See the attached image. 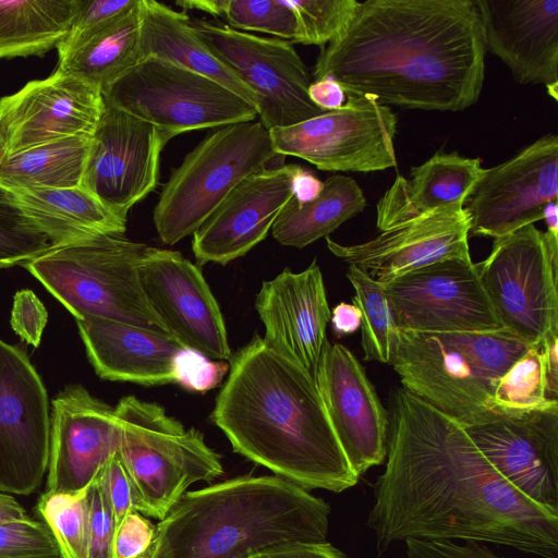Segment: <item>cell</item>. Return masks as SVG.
Wrapping results in <instances>:
<instances>
[{"label": "cell", "mask_w": 558, "mask_h": 558, "mask_svg": "<svg viewBox=\"0 0 558 558\" xmlns=\"http://www.w3.org/2000/svg\"><path fill=\"white\" fill-rule=\"evenodd\" d=\"M390 409L386 466L366 520L378 555L415 538L488 542L558 558V513L504 478L459 422L403 388Z\"/></svg>", "instance_id": "6da1fadb"}, {"label": "cell", "mask_w": 558, "mask_h": 558, "mask_svg": "<svg viewBox=\"0 0 558 558\" xmlns=\"http://www.w3.org/2000/svg\"><path fill=\"white\" fill-rule=\"evenodd\" d=\"M485 52L474 0H366L320 48L313 77L388 107L456 112L480 98Z\"/></svg>", "instance_id": "7a4b0ae2"}, {"label": "cell", "mask_w": 558, "mask_h": 558, "mask_svg": "<svg viewBox=\"0 0 558 558\" xmlns=\"http://www.w3.org/2000/svg\"><path fill=\"white\" fill-rule=\"evenodd\" d=\"M211 420L234 452L306 489L341 493L359 482L313 376L259 335L231 356Z\"/></svg>", "instance_id": "3957f363"}, {"label": "cell", "mask_w": 558, "mask_h": 558, "mask_svg": "<svg viewBox=\"0 0 558 558\" xmlns=\"http://www.w3.org/2000/svg\"><path fill=\"white\" fill-rule=\"evenodd\" d=\"M330 506L277 475L239 476L186 492L156 525L150 558H248L327 542Z\"/></svg>", "instance_id": "277c9868"}, {"label": "cell", "mask_w": 558, "mask_h": 558, "mask_svg": "<svg viewBox=\"0 0 558 558\" xmlns=\"http://www.w3.org/2000/svg\"><path fill=\"white\" fill-rule=\"evenodd\" d=\"M153 246L99 235L51 246L22 264L75 317H97L169 335L148 305L138 268Z\"/></svg>", "instance_id": "5b68a950"}, {"label": "cell", "mask_w": 558, "mask_h": 558, "mask_svg": "<svg viewBox=\"0 0 558 558\" xmlns=\"http://www.w3.org/2000/svg\"><path fill=\"white\" fill-rule=\"evenodd\" d=\"M114 412L121 432L118 453L142 514L163 519L192 484L223 473L221 457L203 433L186 429L160 404L126 396Z\"/></svg>", "instance_id": "8992f818"}, {"label": "cell", "mask_w": 558, "mask_h": 558, "mask_svg": "<svg viewBox=\"0 0 558 558\" xmlns=\"http://www.w3.org/2000/svg\"><path fill=\"white\" fill-rule=\"evenodd\" d=\"M277 156L260 121L220 126L185 155L163 184L153 220L162 243L173 245L204 222L246 177Z\"/></svg>", "instance_id": "52a82bcc"}, {"label": "cell", "mask_w": 558, "mask_h": 558, "mask_svg": "<svg viewBox=\"0 0 558 558\" xmlns=\"http://www.w3.org/2000/svg\"><path fill=\"white\" fill-rule=\"evenodd\" d=\"M502 328L529 347L558 333V236L527 225L475 264Z\"/></svg>", "instance_id": "ba28073f"}, {"label": "cell", "mask_w": 558, "mask_h": 558, "mask_svg": "<svg viewBox=\"0 0 558 558\" xmlns=\"http://www.w3.org/2000/svg\"><path fill=\"white\" fill-rule=\"evenodd\" d=\"M101 94L107 102L153 124L170 140L257 117L254 106L220 83L153 57L123 73Z\"/></svg>", "instance_id": "9c48e42d"}, {"label": "cell", "mask_w": 558, "mask_h": 558, "mask_svg": "<svg viewBox=\"0 0 558 558\" xmlns=\"http://www.w3.org/2000/svg\"><path fill=\"white\" fill-rule=\"evenodd\" d=\"M190 26L213 56L257 98V116L268 129L300 123L324 113L310 99L311 74L293 44L236 31L216 21Z\"/></svg>", "instance_id": "30bf717a"}, {"label": "cell", "mask_w": 558, "mask_h": 558, "mask_svg": "<svg viewBox=\"0 0 558 558\" xmlns=\"http://www.w3.org/2000/svg\"><path fill=\"white\" fill-rule=\"evenodd\" d=\"M269 133L277 155L319 170L374 172L397 166V117L368 96L347 94L342 108Z\"/></svg>", "instance_id": "8fae6325"}, {"label": "cell", "mask_w": 558, "mask_h": 558, "mask_svg": "<svg viewBox=\"0 0 558 558\" xmlns=\"http://www.w3.org/2000/svg\"><path fill=\"white\" fill-rule=\"evenodd\" d=\"M400 331L422 333L502 330L480 280L475 263L446 259L384 283Z\"/></svg>", "instance_id": "7c38bea8"}, {"label": "cell", "mask_w": 558, "mask_h": 558, "mask_svg": "<svg viewBox=\"0 0 558 558\" xmlns=\"http://www.w3.org/2000/svg\"><path fill=\"white\" fill-rule=\"evenodd\" d=\"M49 400L26 353L0 339V492L29 495L48 470Z\"/></svg>", "instance_id": "4fadbf2b"}, {"label": "cell", "mask_w": 558, "mask_h": 558, "mask_svg": "<svg viewBox=\"0 0 558 558\" xmlns=\"http://www.w3.org/2000/svg\"><path fill=\"white\" fill-rule=\"evenodd\" d=\"M169 141V136L153 124L104 99L82 186L106 206L128 217L130 208L157 187L160 155Z\"/></svg>", "instance_id": "5bb4252c"}, {"label": "cell", "mask_w": 558, "mask_h": 558, "mask_svg": "<svg viewBox=\"0 0 558 558\" xmlns=\"http://www.w3.org/2000/svg\"><path fill=\"white\" fill-rule=\"evenodd\" d=\"M558 198V136L546 134L517 155L485 169L464 207L470 234L497 239L543 220Z\"/></svg>", "instance_id": "9a60e30c"}, {"label": "cell", "mask_w": 558, "mask_h": 558, "mask_svg": "<svg viewBox=\"0 0 558 558\" xmlns=\"http://www.w3.org/2000/svg\"><path fill=\"white\" fill-rule=\"evenodd\" d=\"M138 274L148 305L175 341L211 360L231 359L221 310L196 265L178 251L151 247Z\"/></svg>", "instance_id": "2e32d148"}, {"label": "cell", "mask_w": 558, "mask_h": 558, "mask_svg": "<svg viewBox=\"0 0 558 558\" xmlns=\"http://www.w3.org/2000/svg\"><path fill=\"white\" fill-rule=\"evenodd\" d=\"M390 364L403 389L462 426L494 412L495 384L441 333L399 330Z\"/></svg>", "instance_id": "e0dca14e"}, {"label": "cell", "mask_w": 558, "mask_h": 558, "mask_svg": "<svg viewBox=\"0 0 558 558\" xmlns=\"http://www.w3.org/2000/svg\"><path fill=\"white\" fill-rule=\"evenodd\" d=\"M314 380L339 445L356 476L387 456L389 413L355 355L326 341Z\"/></svg>", "instance_id": "ac0fdd59"}, {"label": "cell", "mask_w": 558, "mask_h": 558, "mask_svg": "<svg viewBox=\"0 0 558 558\" xmlns=\"http://www.w3.org/2000/svg\"><path fill=\"white\" fill-rule=\"evenodd\" d=\"M464 430L513 487L558 513V410L493 412Z\"/></svg>", "instance_id": "d6986e66"}, {"label": "cell", "mask_w": 558, "mask_h": 558, "mask_svg": "<svg viewBox=\"0 0 558 558\" xmlns=\"http://www.w3.org/2000/svg\"><path fill=\"white\" fill-rule=\"evenodd\" d=\"M104 109L99 88L60 70L0 99L4 155L77 135L92 136Z\"/></svg>", "instance_id": "ffe728a7"}, {"label": "cell", "mask_w": 558, "mask_h": 558, "mask_svg": "<svg viewBox=\"0 0 558 558\" xmlns=\"http://www.w3.org/2000/svg\"><path fill=\"white\" fill-rule=\"evenodd\" d=\"M120 439L114 408L82 385L65 387L52 400L46 492L87 489Z\"/></svg>", "instance_id": "44dd1931"}, {"label": "cell", "mask_w": 558, "mask_h": 558, "mask_svg": "<svg viewBox=\"0 0 558 558\" xmlns=\"http://www.w3.org/2000/svg\"><path fill=\"white\" fill-rule=\"evenodd\" d=\"M470 216L452 204L381 231L363 243L343 245L326 236L329 251L365 270L380 283L417 268L446 260H471Z\"/></svg>", "instance_id": "7402d4cb"}, {"label": "cell", "mask_w": 558, "mask_h": 558, "mask_svg": "<svg viewBox=\"0 0 558 558\" xmlns=\"http://www.w3.org/2000/svg\"><path fill=\"white\" fill-rule=\"evenodd\" d=\"M293 167L260 169L223 198L193 233L192 251L198 265H227L265 240L293 196Z\"/></svg>", "instance_id": "603a6c76"}, {"label": "cell", "mask_w": 558, "mask_h": 558, "mask_svg": "<svg viewBox=\"0 0 558 558\" xmlns=\"http://www.w3.org/2000/svg\"><path fill=\"white\" fill-rule=\"evenodd\" d=\"M255 307L265 327L264 342L314 378L331 314L316 259L302 271L286 268L264 281Z\"/></svg>", "instance_id": "cb8c5ba5"}, {"label": "cell", "mask_w": 558, "mask_h": 558, "mask_svg": "<svg viewBox=\"0 0 558 558\" xmlns=\"http://www.w3.org/2000/svg\"><path fill=\"white\" fill-rule=\"evenodd\" d=\"M485 48L519 84L558 96V0H474Z\"/></svg>", "instance_id": "d4e9b609"}, {"label": "cell", "mask_w": 558, "mask_h": 558, "mask_svg": "<svg viewBox=\"0 0 558 558\" xmlns=\"http://www.w3.org/2000/svg\"><path fill=\"white\" fill-rule=\"evenodd\" d=\"M96 374L143 386L174 383L173 361L183 348L171 336L110 319H76Z\"/></svg>", "instance_id": "484cf974"}, {"label": "cell", "mask_w": 558, "mask_h": 558, "mask_svg": "<svg viewBox=\"0 0 558 558\" xmlns=\"http://www.w3.org/2000/svg\"><path fill=\"white\" fill-rule=\"evenodd\" d=\"M485 171L480 158L437 153L412 167L411 178L398 174L376 207V226L385 231L452 204L465 205Z\"/></svg>", "instance_id": "4316f807"}, {"label": "cell", "mask_w": 558, "mask_h": 558, "mask_svg": "<svg viewBox=\"0 0 558 558\" xmlns=\"http://www.w3.org/2000/svg\"><path fill=\"white\" fill-rule=\"evenodd\" d=\"M8 189V187H7ZM25 215L61 246L99 235H123L128 217L118 214L82 185L66 189H9Z\"/></svg>", "instance_id": "83f0119b"}, {"label": "cell", "mask_w": 558, "mask_h": 558, "mask_svg": "<svg viewBox=\"0 0 558 558\" xmlns=\"http://www.w3.org/2000/svg\"><path fill=\"white\" fill-rule=\"evenodd\" d=\"M140 20L142 60L158 58L205 75L257 107L255 94L196 36L185 11H177L155 0H140Z\"/></svg>", "instance_id": "f1b7e54d"}, {"label": "cell", "mask_w": 558, "mask_h": 558, "mask_svg": "<svg viewBox=\"0 0 558 558\" xmlns=\"http://www.w3.org/2000/svg\"><path fill=\"white\" fill-rule=\"evenodd\" d=\"M365 206L366 197L357 182L333 174L324 181L314 201L299 204L292 196L274 222L271 234L281 245L303 248L328 236Z\"/></svg>", "instance_id": "f546056e"}, {"label": "cell", "mask_w": 558, "mask_h": 558, "mask_svg": "<svg viewBox=\"0 0 558 558\" xmlns=\"http://www.w3.org/2000/svg\"><path fill=\"white\" fill-rule=\"evenodd\" d=\"M140 0L101 31L69 53L59 57L57 69L100 92L142 61Z\"/></svg>", "instance_id": "4dcf8cb0"}, {"label": "cell", "mask_w": 558, "mask_h": 558, "mask_svg": "<svg viewBox=\"0 0 558 558\" xmlns=\"http://www.w3.org/2000/svg\"><path fill=\"white\" fill-rule=\"evenodd\" d=\"M75 0H0V59L44 57L66 36Z\"/></svg>", "instance_id": "1f68e13d"}, {"label": "cell", "mask_w": 558, "mask_h": 558, "mask_svg": "<svg viewBox=\"0 0 558 558\" xmlns=\"http://www.w3.org/2000/svg\"><path fill=\"white\" fill-rule=\"evenodd\" d=\"M92 136L49 142L0 159V184L8 189H66L82 185Z\"/></svg>", "instance_id": "d6a6232c"}, {"label": "cell", "mask_w": 558, "mask_h": 558, "mask_svg": "<svg viewBox=\"0 0 558 558\" xmlns=\"http://www.w3.org/2000/svg\"><path fill=\"white\" fill-rule=\"evenodd\" d=\"M347 278L355 291L353 304L361 312L364 360L390 364L399 329L393 322L384 284L354 265L349 266Z\"/></svg>", "instance_id": "836d02e7"}, {"label": "cell", "mask_w": 558, "mask_h": 558, "mask_svg": "<svg viewBox=\"0 0 558 558\" xmlns=\"http://www.w3.org/2000/svg\"><path fill=\"white\" fill-rule=\"evenodd\" d=\"M541 345L527 351L497 380L492 409L500 414H521L558 410V403L546 398Z\"/></svg>", "instance_id": "e575fe53"}, {"label": "cell", "mask_w": 558, "mask_h": 558, "mask_svg": "<svg viewBox=\"0 0 558 558\" xmlns=\"http://www.w3.org/2000/svg\"><path fill=\"white\" fill-rule=\"evenodd\" d=\"M37 511L62 558H88L87 489L78 493L45 492L38 499Z\"/></svg>", "instance_id": "d590c367"}, {"label": "cell", "mask_w": 558, "mask_h": 558, "mask_svg": "<svg viewBox=\"0 0 558 558\" xmlns=\"http://www.w3.org/2000/svg\"><path fill=\"white\" fill-rule=\"evenodd\" d=\"M51 246L19 206L13 193L0 184V268L23 264Z\"/></svg>", "instance_id": "8d00e7d4"}, {"label": "cell", "mask_w": 558, "mask_h": 558, "mask_svg": "<svg viewBox=\"0 0 558 558\" xmlns=\"http://www.w3.org/2000/svg\"><path fill=\"white\" fill-rule=\"evenodd\" d=\"M441 335L463 351L495 385L530 348L505 329Z\"/></svg>", "instance_id": "74e56055"}, {"label": "cell", "mask_w": 558, "mask_h": 558, "mask_svg": "<svg viewBox=\"0 0 558 558\" xmlns=\"http://www.w3.org/2000/svg\"><path fill=\"white\" fill-rule=\"evenodd\" d=\"M233 29L275 35L294 43L296 16L287 0H222L221 14Z\"/></svg>", "instance_id": "f35d334b"}, {"label": "cell", "mask_w": 558, "mask_h": 558, "mask_svg": "<svg viewBox=\"0 0 558 558\" xmlns=\"http://www.w3.org/2000/svg\"><path fill=\"white\" fill-rule=\"evenodd\" d=\"M287 1L296 16L298 34L294 43L320 48L344 29L359 4L356 0Z\"/></svg>", "instance_id": "ab89813d"}, {"label": "cell", "mask_w": 558, "mask_h": 558, "mask_svg": "<svg viewBox=\"0 0 558 558\" xmlns=\"http://www.w3.org/2000/svg\"><path fill=\"white\" fill-rule=\"evenodd\" d=\"M137 0H75L66 36L58 45L59 57L76 49L93 35L136 4Z\"/></svg>", "instance_id": "60d3db41"}, {"label": "cell", "mask_w": 558, "mask_h": 558, "mask_svg": "<svg viewBox=\"0 0 558 558\" xmlns=\"http://www.w3.org/2000/svg\"><path fill=\"white\" fill-rule=\"evenodd\" d=\"M0 558H62L48 526L43 521L0 525Z\"/></svg>", "instance_id": "b9f144b4"}, {"label": "cell", "mask_w": 558, "mask_h": 558, "mask_svg": "<svg viewBox=\"0 0 558 558\" xmlns=\"http://www.w3.org/2000/svg\"><path fill=\"white\" fill-rule=\"evenodd\" d=\"M230 365L207 357L201 352L181 348L174 356V383L194 392H207L216 388L229 373Z\"/></svg>", "instance_id": "7bdbcfd3"}, {"label": "cell", "mask_w": 558, "mask_h": 558, "mask_svg": "<svg viewBox=\"0 0 558 558\" xmlns=\"http://www.w3.org/2000/svg\"><path fill=\"white\" fill-rule=\"evenodd\" d=\"M87 497L89 508L88 558H116L117 526L97 476L87 488Z\"/></svg>", "instance_id": "ee69618b"}, {"label": "cell", "mask_w": 558, "mask_h": 558, "mask_svg": "<svg viewBox=\"0 0 558 558\" xmlns=\"http://www.w3.org/2000/svg\"><path fill=\"white\" fill-rule=\"evenodd\" d=\"M97 480L110 505L118 529L128 514L137 511L135 490L118 451L101 468Z\"/></svg>", "instance_id": "f6af8a7d"}, {"label": "cell", "mask_w": 558, "mask_h": 558, "mask_svg": "<svg viewBox=\"0 0 558 558\" xmlns=\"http://www.w3.org/2000/svg\"><path fill=\"white\" fill-rule=\"evenodd\" d=\"M156 525L138 511L128 514L118 526L114 539L116 558H150Z\"/></svg>", "instance_id": "bcb514c9"}, {"label": "cell", "mask_w": 558, "mask_h": 558, "mask_svg": "<svg viewBox=\"0 0 558 558\" xmlns=\"http://www.w3.org/2000/svg\"><path fill=\"white\" fill-rule=\"evenodd\" d=\"M47 319L46 307L32 290L23 289L15 293L11 326L23 341L38 347Z\"/></svg>", "instance_id": "7dc6e473"}, {"label": "cell", "mask_w": 558, "mask_h": 558, "mask_svg": "<svg viewBox=\"0 0 558 558\" xmlns=\"http://www.w3.org/2000/svg\"><path fill=\"white\" fill-rule=\"evenodd\" d=\"M404 543L407 558H501L477 542L408 538Z\"/></svg>", "instance_id": "c3c4849f"}, {"label": "cell", "mask_w": 558, "mask_h": 558, "mask_svg": "<svg viewBox=\"0 0 558 558\" xmlns=\"http://www.w3.org/2000/svg\"><path fill=\"white\" fill-rule=\"evenodd\" d=\"M248 558H348L328 542L317 544H290L258 551Z\"/></svg>", "instance_id": "681fc988"}, {"label": "cell", "mask_w": 558, "mask_h": 558, "mask_svg": "<svg viewBox=\"0 0 558 558\" xmlns=\"http://www.w3.org/2000/svg\"><path fill=\"white\" fill-rule=\"evenodd\" d=\"M307 94L311 101L325 112L340 109L347 102L343 87L330 75L311 82Z\"/></svg>", "instance_id": "f907efd6"}, {"label": "cell", "mask_w": 558, "mask_h": 558, "mask_svg": "<svg viewBox=\"0 0 558 558\" xmlns=\"http://www.w3.org/2000/svg\"><path fill=\"white\" fill-rule=\"evenodd\" d=\"M546 398L558 403V333L550 335L541 344Z\"/></svg>", "instance_id": "816d5d0a"}, {"label": "cell", "mask_w": 558, "mask_h": 558, "mask_svg": "<svg viewBox=\"0 0 558 558\" xmlns=\"http://www.w3.org/2000/svg\"><path fill=\"white\" fill-rule=\"evenodd\" d=\"M323 187L324 182L313 172L294 163L292 172V192L293 198L299 204H305L317 198Z\"/></svg>", "instance_id": "f5cc1de1"}, {"label": "cell", "mask_w": 558, "mask_h": 558, "mask_svg": "<svg viewBox=\"0 0 558 558\" xmlns=\"http://www.w3.org/2000/svg\"><path fill=\"white\" fill-rule=\"evenodd\" d=\"M330 323L338 337L351 335L361 327V312L354 304L341 302L332 308Z\"/></svg>", "instance_id": "db71d44e"}, {"label": "cell", "mask_w": 558, "mask_h": 558, "mask_svg": "<svg viewBox=\"0 0 558 558\" xmlns=\"http://www.w3.org/2000/svg\"><path fill=\"white\" fill-rule=\"evenodd\" d=\"M29 519L26 510L12 496L0 493V525Z\"/></svg>", "instance_id": "11a10c76"}, {"label": "cell", "mask_w": 558, "mask_h": 558, "mask_svg": "<svg viewBox=\"0 0 558 558\" xmlns=\"http://www.w3.org/2000/svg\"><path fill=\"white\" fill-rule=\"evenodd\" d=\"M543 220L546 223L547 232L558 236V205L557 201L548 203L543 211Z\"/></svg>", "instance_id": "9f6ffc18"}, {"label": "cell", "mask_w": 558, "mask_h": 558, "mask_svg": "<svg viewBox=\"0 0 558 558\" xmlns=\"http://www.w3.org/2000/svg\"><path fill=\"white\" fill-rule=\"evenodd\" d=\"M3 155H4V151H3V147H2V144L0 141V159L3 157Z\"/></svg>", "instance_id": "6f0895ef"}]
</instances>
